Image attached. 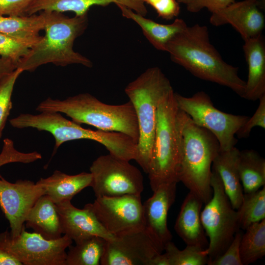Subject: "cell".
Returning a JSON list of instances; mask_svg holds the SVG:
<instances>
[{
    "label": "cell",
    "instance_id": "1",
    "mask_svg": "<svg viewBox=\"0 0 265 265\" xmlns=\"http://www.w3.org/2000/svg\"><path fill=\"white\" fill-rule=\"evenodd\" d=\"M165 52L173 62L196 77L225 86L243 97L245 81L239 77L238 68L226 62L211 44L206 26H187L168 42Z\"/></svg>",
    "mask_w": 265,
    "mask_h": 265
},
{
    "label": "cell",
    "instance_id": "2",
    "mask_svg": "<svg viewBox=\"0 0 265 265\" xmlns=\"http://www.w3.org/2000/svg\"><path fill=\"white\" fill-rule=\"evenodd\" d=\"M177 125L181 146L179 181L206 204L212 196V167L220 151L218 141L179 108Z\"/></svg>",
    "mask_w": 265,
    "mask_h": 265
},
{
    "label": "cell",
    "instance_id": "3",
    "mask_svg": "<svg viewBox=\"0 0 265 265\" xmlns=\"http://www.w3.org/2000/svg\"><path fill=\"white\" fill-rule=\"evenodd\" d=\"M46 11L45 35L18 63L17 68L32 72L48 63L66 66L81 64L91 67L92 62L74 50L75 40L86 29L87 14L69 17L61 12Z\"/></svg>",
    "mask_w": 265,
    "mask_h": 265
},
{
    "label": "cell",
    "instance_id": "4",
    "mask_svg": "<svg viewBox=\"0 0 265 265\" xmlns=\"http://www.w3.org/2000/svg\"><path fill=\"white\" fill-rule=\"evenodd\" d=\"M36 110L63 113L79 124H85L98 130L124 133L137 143L139 128L132 103L118 105L105 104L89 93H80L64 100L50 97L41 102Z\"/></svg>",
    "mask_w": 265,
    "mask_h": 265
},
{
    "label": "cell",
    "instance_id": "5",
    "mask_svg": "<svg viewBox=\"0 0 265 265\" xmlns=\"http://www.w3.org/2000/svg\"><path fill=\"white\" fill-rule=\"evenodd\" d=\"M173 89L168 79L157 67L147 69L125 88L139 128L134 160L146 174L155 137L157 109L160 100Z\"/></svg>",
    "mask_w": 265,
    "mask_h": 265
},
{
    "label": "cell",
    "instance_id": "6",
    "mask_svg": "<svg viewBox=\"0 0 265 265\" xmlns=\"http://www.w3.org/2000/svg\"><path fill=\"white\" fill-rule=\"evenodd\" d=\"M178 110L173 89L160 100L156 111L155 137L147 172L153 191L162 185L179 182Z\"/></svg>",
    "mask_w": 265,
    "mask_h": 265
},
{
    "label": "cell",
    "instance_id": "7",
    "mask_svg": "<svg viewBox=\"0 0 265 265\" xmlns=\"http://www.w3.org/2000/svg\"><path fill=\"white\" fill-rule=\"evenodd\" d=\"M211 185L212 196L201 212V219L209 244L205 249L207 265L221 255L240 230L237 210L225 193L220 178L212 168Z\"/></svg>",
    "mask_w": 265,
    "mask_h": 265
},
{
    "label": "cell",
    "instance_id": "8",
    "mask_svg": "<svg viewBox=\"0 0 265 265\" xmlns=\"http://www.w3.org/2000/svg\"><path fill=\"white\" fill-rule=\"evenodd\" d=\"M175 96L179 108L185 112L197 125L211 132L217 138L220 151L235 147V135L249 116L234 115L220 111L214 107L210 96L199 91L191 97L177 93Z\"/></svg>",
    "mask_w": 265,
    "mask_h": 265
},
{
    "label": "cell",
    "instance_id": "9",
    "mask_svg": "<svg viewBox=\"0 0 265 265\" xmlns=\"http://www.w3.org/2000/svg\"><path fill=\"white\" fill-rule=\"evenodd\" d=\"M91 186L96 197L141 195L144 189L140 171L129 161L110 154L102 155L90 167Z\"/></svg>",
    "mask_w": 265,
    "mask_h": 265
},
{
    "label": "cell",
    "instance_id": "10",
    "mask_svg": "<svg viewBox=\"0 0 265 265\" xmlns=\"http://www.w3.org/2000/svg\"><path fill=\"white\" fill-rule=\"evenodd\" d=\"M23 226L21 233L12 237L6 231L0 234V246L24 265H65L66 249L73 240L64 235L56 239H47L40 234L29 233Z\"/></svg>",
    "mask_w": 265,
    "mask_h": 265
},
{
    "label": "cell",
    "instance_id": "11",
    "mask_svg": "<svg viewBox=\"0 0 265 265\" xmlns=\"http://www.w3.org/2000/svg\"><path fill=\"white\" fill-rule=\"evenodd\" d=\"M114 236L145 229L141 195L100 197L85 206Z\"/></svg>",
    "mask_w": 265,
    "mask_h": 265
},
{
    "label": "cell",
    "instance_id": "12",
    "mask_svg": "<svg viewBox=\"0 0 265 265\" xmlns=\"http://www.w3.org/2000/svg\"><path fill=\"white\" fill-rule=\"evenodd\" d=\"M163 251V246L144 229L106 240L100 265H149Z\"/></svg>",
    "mask_w": 265,
    "mask_h": 265
},
{
    "label": "cell",
    "instance_id": "13",
    "mask_svg": "<svg viewBox=\"0 0 265 265\" xmlns=\"http://www.w3.org/2000/svg\"><path fill=\"white\" fill-rule=\"evenodd\" d=\"M45 195L38 184L27 180L8 182L0 175V208L8 220L10 235L18 236L35 202Z\"/></svg>",
    "mask_w": 265,
    "mask_h": 265
},
{
    "label": "cell",
    "instance_id": "14",
    "mask_svg": "<svg viewBox=\"0 0 265 265\" xmlns=\"http://www.w3.org/2000/svg\"><path fill=\"white\" fill-rule=\"evenodd\" d=\"M210 22L217 26L231 25L243 40L262 34L265 26V16L259 8L258 1L250 0L235 1L212 12Z\"/></svg>",
    "mask_w": 265,
    "mask_h": 265
},
{
    "label": "cell",
    "instance_id": "15",
    "mask_svg": "<svg viewBox=\"0 0 265 265\" xmlns=\"http://www.w3.org/2000/svg\"><path fill=\"white\" fill-rule=\"evenodd\" d=\"M177 183L160 186L143 204L145 229L164 249L172 236L167 226V215L174 203Z\"/></svg>",
    "mask_w": 265,
    "mask_h": 265
},
{
    "label": "cell",
    "instance_id": "16",
    "mask_svg": "<svg viewBox=\"0 0 265 265\" xmlns=\"http://www.w3.org/2000/svg\"><path fill=\"white\" fill-rule=\"evenodd\" d=\"M55 206L62 234L76 243L92 236H99L106 240L115 237L104 228L92 211L86 207L78 209L72 204L71 201Z\"/></svg>",
    "mask_w": 265,
    "mask_h": 265
},
{
    "label": "cell",
    "instance_id": "17",
    "mask_svg": "<svg viewBox=\"0 0 265 265\" xmlns=\"http://www.w3.org/2000/svg\"><path fill=\"white\" fill-rule=\"evenodd\" d=\"M203 204L198 196L189 191L181 207L174 229L186 245L206 249L209 241L201 219Z\"/></svg>",
    "mask_w": 265,
    "mask_h": 265
},
{
    "label": "cell",
    "instance_id": "18",
    "mask_svg": "<svg viewBox=\"0 0 265 265\" xmlns=\"http://www.w3.org/2000/svg\"><path fill=\"white\" fill-rule=\"evenodd\" d=\"M244 42L248 73L243 98L255 101L265 95V41L261 34Z\"/></svg>",
    "mask_w": 265,
    "mask_h": 265
},
{
    "label": "cell",
    "instance_id": "19",
    "mask_svg": "<svg viewBox=\"0 0 265 265\" xmlns=\"http://www.w3.org/2000/svg\"><path fill=\"white\" fill-rule=\"evenodd\" d=\"M113 3L125 6L144 16L147 13L142 0H35L28 7L26 15L49 11L61 13L71 11L79 16L87 14L92 6H106Z\"/></svg>",
    "mask_w": 265,
    "mask_h": 265
},
{
    "label": "cell",
    "instance_id": "20",
    "mask_svg": "<svg viewBox=\"0 0 265 265\" xmlns=\"http://www.w3.org/2000/svg\"><path fill=\"white\" fill-rule=\"evenodd\" d=\"M92 176L90 172H81L76 175H68L55 170L50 176L40 178L36 182L44 190L55 204L71 201L84 188L90 186Z\"/></svg>",
    "mask_w": 265,
    "mask_h": 265
},
{
    "label": "cell",
    "instance_id": "21",
    "mask_svg": "<svg viewBox=\"0 0 265 265\" xmlns=\"http://www.w3.org/2000/svg\"><path fill=\"white\" fill-rule=\"evenodd\" d=\"M117 6L122 16L136 23L146 39L155 49L159 51L165 52L168 42L187 26L182 19L176 18L171 24H162L146 18L125 6L120 4Z\"/></svg>",
    "mask_w": 265,
    "mask_h": 265
},
{
    "label": "cell",
    "instance_id": "22",
    "mask_svg": "<svg viewBox=\"0 0 265 265\" xmlns=\"http://www.w3.org/2000/svg\"><path fill=\"white\" fill-rule=\"evenodd\" d=\"M239 152L236 147L227 151H219L212 167L219 175L225 193L236 210L240 205L244 194L238 170Z\"/></svg>",
    "mask_w": 265,
    "mask_h": 265
},
{
    "label": "cell",
    "instance_id": "23",
    "mask_svg": "<svg viewBox=\"0 0 265 265\" xmlns=\"http://www.w3.org/2000/svg\"><path fill=\"white\" fill-rule=\"evenodd\" d=\"M25 222L27 228L32 229L47 239H57L63 234L55 204L47 195H43L37 200Z\"/></svg>",
    "mask_w": 265,
    "mask_h": 265
},
{
    "label": "cell",
    "instance_id": "24",
    "mask_svg": "<svg viewBox=\"0 0 265 265\" xmlns=\"http://www.w3.org/2000/svg\"><path fill=\"white\" fill-rule=\"evenodd\" d=\"M38 14L26 16L0 15V33L11 36L31 45L32 47L42 36L39 32L44 29L46 11Z\"/></svg>",
    "mask_w": 265,
    "mask_h": 265
},
{
    "label": "cell",
    "instance_id": "25",
    "mask_svg": "<svg viewBox=\"0 0 265 265\" xmlns=\"http://www.w3.org/2000/svg\"><path fill=\"white\" fill-rule=\"evenodd\" d=\"M238 170L244 193L265 186V159L255 150L240 151Z\"/></svg>",
    "mask_w": 265,
    "mask_h": 265
},
{
    "label": "cell",
    "instance_id": "26",
    "mask_svg": "<svg viewBox=\"0 0 265 265\" xmlns=\"http://www.w3.org/2000/svg\"><path fill=\"white\" fill-rule=\"evenodd\" d=\"M245 230L239 251L243 265H248L265 255V219L251 225Z\"/></svg>",
    "mask_w": 265,
    "mask_h": 265
},
{
    "label": "cell",
    "instance_id": "27",
    "mask_svg": "<svg viewBox=\"0 0 265 265\" xmlns=\"http://www.w3.org/2000/svg\"><path fill=\"white\" fill-rule=\"evenodd\" d=\"M106 239L92 236L75 246L70 245L67 253L65 265H99L103 253Z\"/></svg>",
    "mask_w": 265,
    "mask_h": 265
},
{
    "label": "cell",
    "instance_id": "28",
    "mask_svg": "<svg viewBox=\"0 0 265 265\" xmlns=\"http://www.w3.org/2000/svg\"><path fill=\"white\" fill-rule=\"evenodd\" d=\"M240 229L265 219V186L261 189L243 194L242 202L237 210Z\"/></svg>",
    "mask_w": 265,
    "mask_h": 265
},
{
    "label": "cell",
    "instance_id": "29",
    "mask_svg": "<svg viewBox=\"0 0 265 265\" xmlns=\"http://www.w3.org/2000/svg\"><path fill=\"white\" fill-rule=\"evenodd\" d=\"M164 251L169 265H205L207 264L208 257L205 249L186 245L183 250H179L171 241L167 243Z\"/></svg>",
    "mask_w": 265,
    "mask_h": 265
},
{
    "label": "cell",
    "instance_id": "30",
    "mask_svg": "<svg viewBox=\"0 0 265 265\" xmlns=\"http://www.w3.org/2000/svg\"><path fill=\"white\" fill-rule=\"evenodd\" d=\"M23 72L16 69L0 84V138L12 108L11 96L15 83Z\"/></svg>",
    "mask_w": 265,
    "mask_h": 265
},
{
    "label": "cell",
    "instance_id": "31",
    "mask_svg": "<svg viewBox=\"0 0 265 265\" xmlns=\"http://www.w3.org/2000/svg\"><path fill=\"white\" fill-rule=\"evenodd\" d=\"M42 159L39 153L34 151L25 153L17 150L13 140L5 138L0 153V167L9 163L20 162L29 163Z\"/></svg>",
    "mask_w": 265,
    "mask_h": 265
},
{
    "label": "cell",
    "instance_id": "32",
    "mask_svg": "<svg viewBox=\"0 0 265 265\" xmlns=\"http://www.w3.org/2000/svg\"><path fill=\"white\" fill-rule=\"evenodd\" d=\"M31 46L11 36L0 33V56L18 63Z\"/></svg>",
    "mask_w": 265,
    "mask_h": 265
},
{
    "label": "cell",
    "instance_id": "33",
    "mask_svg": "<svg viewBox=\"0 0 265 265\" xmlns=\"http://www.w3.org/2000/svg\"><path fill=\"white\" fill-rule=\"evenodd\" d=\"M242 233L238 230L224 253L208 263V265H243L240 255L239 245Z\"/></svg>",
    "mask_w": 265,
    "mask_h": 265
},
{
    "label": "cell",
    "instance_id": "34",
    "mask_svg": "<svg viewBox=\"0 0 265 265\" xmlns=\"http://www.w3.org/2000/svg\"><path fill=\"white\" fill-rule=\"evenodd\" d=\"M259 106L254 114L249 117L237 132L236 135L238 138L248 137L251 130L255 127L265 129V95L259 99Z\"/></svg>",
    "mask_w": 265,
    "mask_h": 265
},
{
    "label": "cell",
    "instance_id": "35",
    "mask_svg": "<svg viewBox=\"0 0 265 265\" xmlns=\"http://www.w3.org/2000/svg\"><path fill=\"white\" fill-rule=\"evenodd\" d=\"M150 5L161 18L170 20L177 17L180 12L177 0H142Z\"/></svg>",
    "mask_w": 265,
    "mask_h": 265
},
{
    "label": "cell",
    "instance_id": "36",
    "mask_svg": "<svg viewBox=\"0 0 265 265\" xmlns=\"http://www.w3.org/2000/svg\"><path fill=\"white\" fill-rule=\"evenodd\" d=\"M35 0H0V15L26 16L28 7Z\"/></svg>",
    "mask_w": 265,
    "mask_h": 265
},
{
    "label": "cell",
    "instance_id": "37",
    "mask_svg": "<svg viewBox=\"0 0 265 265\" xmlns=\"http://www.w3.org/2000/svg\"><path fill=\"white\" fill-rule=\"evenodd\" d=\"M235 1V0H191L186 5L187 10L190 12H198L206 8L212 13Z\"/></svg>",
    "mask_w": 265,
    "mask_h": 265
},
{
    "label": "cell",
    "instance_id": "38",
    "mask_svg": "<svg viewBox=\"0 0 265 265\" xmlns=\"http://www.w3.org/2000/svg\"><path fill=\"white\" fill-rule=\"evenodd\" d=\"M18 63L8 58L0 57V84L3 80L17 69Z\"/></svg>",
    "mask_w": 265,
    "mask_h": 265
},
{
    "label": "cell",
    "instance_id": "39",
    "mask_svg": "<svg viewBox=\"0 0 265 265\" xmlns=\"http://www.w3.org/2000/svg\"><path fill=\"white\" fill-rule=\"evenodd\" d=\"M0 265H22V263L0 246Z\"/></svg>",
    "mask_w": 265,
    "mask_h": 265
},
{
    "label": "cell",
    "instance_id": "40",
    "mask_svg": "<svg viewBox=\"0 0 265 265\" xmlns=\"http://www.w3.org/2000/svg\"><path fill=\"white\" fill-rule=\"evenodd\" d=\"M190 0H177L179 3H183L185 4H187Z\"/></svg>",
    "mask_w": 265,
    "mask_h": 265
},
{
    "label": "cell",
    "instance_id": "41",
    "mask_svg": "<svg viewBox=\"0 0 265 265\" xmlns=\"http://www.w3.org/2000/svg\"><path fill=\"white\" fill-rule=\"evenodd\" d=\"M250 0L254 1H258V0Z\"/></svg>",
    "mask_w": 265,
    "mask_h": 265
}]
</instances>
